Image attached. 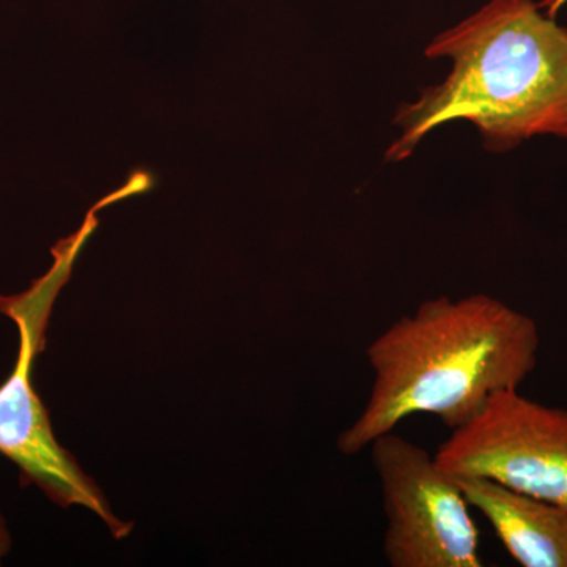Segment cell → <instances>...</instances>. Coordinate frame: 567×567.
<instances>
[{"instance_id": "cell-1", "label": "cell", "mask_w": 567, "mask_h": 567, "mask_svg": "<svg viewBox=\"0 0 567 567\" xmlns=\"http://www.w3.org/2000/svg\"><path fill=\"white\" fill-rule=\"evenodd\" d=\"M532 317L486 293L432 298L402 316L365 350L374 372L363 412L338 436L346 456L361 453L406 417L465 424L487 399L520 388L537 364Z\"/></svg>"}, {"instance_id": "cell-2", "label": "cell", "mask_w": 567, "mask_h": 567, "mask_svg": "<svg viewBox=\"0 0 567 567\" xmlns=\"http://www.w3.org/2000/svg\"><path fill=\"white\" fill-rule=\"evenodd\" d=\"M446 58V80L395 114L401 136L386 159L409 158L424 136L468 121L492 151L536 136L567 137V28L533 0H491L425 50Z\"/></svg>"}, {"instance_id": "cell-3", "label": "cell", "mask_w": 567, "mask_h": 567, "mask_svg": "<svg viewBox=\"0 0 567 567\" xmlns=\"http://www.w3.org/2000/svg\"><path fill=\"white\" fill-rule=\"evenodd\" d=\"M95 219H85L81 233L59 245L54 268L18 297H0V311L20 328V353L9 379L0 386V453L20 466L22 483L35 484L62 506L81 505L103 518L115 537L125 536L130 525L112 514L95 483L52 434L50 416L32 385L33 358L43 346L52 303L69 279L85 237Z\"/></svg>"}, {"instance_id": "cell-4", "label": "cell", "mask_w": 567, "mask_h": 567, "mask_svg": "<svg viewBox=\"0 0 567 567\" xmlns=\"http://www.w3.org/2000/svg\"><path fill=\"white\" fill-rule=\"evenodd\" d=\"M369 447L382 486L388 565L483 566L480 532L456 476L394 431L377 436Z\"/></svg>"}, {"instance_id": "cell-5", "label": "cell", "mask_w": 567, "mask_h": 567, "mask_svg": "<svg viewBox=\"0 0 567 567\" xmlns=\"http://www.w3.org/2000/svg\"><path fill=\"white\" fill-rule=\"evenodd\" d=\"M435 462L454 476H480L567 506V410L505 388L439 446Z\"/></svg>"}, {"instance_id": "cell-6", "label": "cell", "mask_w": 567, "mask_h": 567, "mask_svg": "<svg viewBox=\"0 0 567 567\" xmlns=\"http://www.w3.org/2000/svg\"><path fill=\"white\" fill-rule=\"evenodd\" d=\"M454 476V475H453ZM466 502L487 518L524 567H567V506L480 476H456Z\"/></svg>"}, {"instance_id": "cell-7", "label": "cell", "mask_w": 567, "mask_h": 567, "mask_svg": "<svg viewBox=\"0 0 567 567\" xmlns=\"http://www.w3.org/2000/svg\"><path fill=\"white\" fill-rule=\"evenodd\" d=\"M10 537L7 533L6 524H3L2 517H0V558L9 551Z\"/></svg>"}]
</instances>
